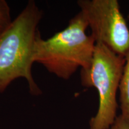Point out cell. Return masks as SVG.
<instances>
[{"label":"cell","instance_id":"1","mask_svg":"<svg viewBox=\"0 0 129 129\" xmlns=\"http://www.w3.org/2000/svg\"><path fill=\"white\" fill-rule=\"evenodd\" d=\"M43 16L34 1H29L25 8L0 36V93L13 81L24 78L30 93L42 94L32 76L34 48L40 34L38 26Z\"/></svg>","mask_w":129,"mask_h":129},{"label":"cell","instance_id":"2","mask_svg":"<svg viewBox=\"0 0 129 129\" xmlns=\"http://www.w3.org/2000/svg\"><path fill=\"white\" fill-rule=\"evenodd\" d=\"M88 25L80 12L69 20L67 27L47 40L37 37L34 62L39 63L50 73L68 80L78 68L90 67L94 55L96 41L86 34Z\"/></svg>","mask_w":129,"mask_h":129},{"label":"cell","instance_id":"3","mask_svg":"<svg viewBox=\"0 0 129 129\" xmlns=\"http://www.w3.org/2000/svg\"><path fill=\"white\" fill-rule=\"evenodd\" d=\"M125 62L124 56L96 43L91 64L81 70L82 85L96 88L99 94L98 109L90 119V129H109L117 118V93Z\"/></svg>","mask_w":129,"mask_h":129},{"label":"cell","instance_id":"4","mask_svg":"<svg viewBox=\"0 0 129 129\" xmlns=\"http://www.w3.org/2000/svg\"><path fill=\"white\" fill-rule=\"evenodd\" d=\"M77 4L96 43L124 56L129 50V29L117 0H79Z\"/></svg>","mask_w":129,"mask_h":129},{"label":"cell","instance_id":"5","mask_svg":"<svg viewBox=\"0 0 129 129\" xmlns=\"http://www.w3.org/2000/svg\"><path fill=\"white\" fill-rule=\"evenodd\" d=\"M125 60L119 90L121 110V115L129 122V50L125 56Z\"/></svg>","mask_w":129,"mask_h":129},{"label":"cell","instance_id":"6","mask_svg":"<svg viewBox=\"0 0 129 129\" xmlns=\"http://www.w3.org/2000/svg\"><path fill=\"white\" fill-rule=\"evenodd\" d=\"M12 21L9 4L5 0H0V36L9 28Z\"/></svg>","mask_w":129,"mask_h":129},{"label":"cell","instance_id":"7","mask_svg":"<svg viewBox=\"0 0 129 129\" xmlns=\"http://www.w3.org/2000/svg\"><path fill=\"white\" fill-rule=\"evenodd\" d=\"M109 129H129V122L120 115L117 117Z\"/></svg>","mask_w":129,"mask_h":129},{"label":"cell","instance_id":"8","mask_svg":"<svg viewBox=\"0 0 129 129\" xmlns=\"http://www.w3.org/2000/svg\"><path fill=\"white\" fill-rule=\"evenodd\" d=\"M128 18H129V14H128Z\"/></svg>","mask_w":129,"mask_h":129}]
</instances>
